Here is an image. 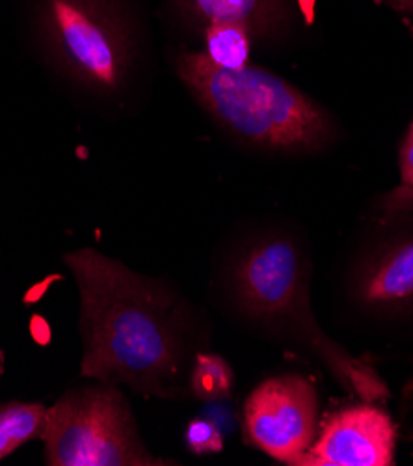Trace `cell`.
<instances>
[{
	"mask_svg": "<svg viewBox=\"0 0 413 466\" xmlns=\"http://www.w3.org/2000/svg\"><path fill=\"white\" fill-rule=\"evenodd\" d=\"M80 292L82 374L136 392L185 400L205 329L196 307L162 279L98 249L64 255Z\"/></svg>",
	"mask_w": 413,
	"mask_h": 466,
	"instance_id": "1",
	"label": "cell"
},
{
	"mask_svg": "<svg viewBox=\"0 0 413 466\" xmlns=\"http://www.w3.org/2000/svg\"><path fill=\"white\" fill-rule=\"evenodd\" d=\"M311 283V242L293 223L261 225L232 240L214 275L218 301L250 331L305 355L359 401H386L378 371L316 319Z\"/></svg>",
	"mask_w": 413,
	"mask_h": 466,
	"instance_id": "2",
	"label": "cell"
},
{
	"mask_svg": "<svg viewBox=\"0 0 413 466\" xmlns=\"http://www.w3.org/2000/svg\"><path fill=\"white\" fill-rule=\"evenodd\" d=\"M198 105L239 142L275 155H316L341 136L337 119L300 87L266 69H223L203 53L175 60Z\"/></svg>",
	"mask_w": 413,
	"mask_h": 466,
	"instance_id": "3",
	"label": "cell"
},
{
	"mask_svg": "<svg viewBox=\"0 0 413 466\" xmlns=\"http://www.w3.org/2000/svg\"><path fill=\"white\" fill-rule=\"evenodd\" d=\"M332 294L354 331L413 335V186L398 184L363 212L334 268Z\"/></svg>",
	"mask_w": 413,
	"mask_h": 466,
	"instance_id": "4",
	"label": "cell"
},
{
	"mask_svg": "<svg viewBox=\"0 0 413 466\" xmlns=\"http://www.w3.org/2000/svg\"><path fill=\"white\" fill-rule=\"evenodd\" d=\"M45 462L51 466H164L138 431L127 396L98 381L67 390L45 412Z\"/></svg>",
	"mask_w": 413,
	"mask_h": 466,
	"instance_id": "5",
	"label": "cell"
},
{
	"mask_svg": "<svg viewBox=\"0 0 413 466\" xmlns=\"http://www.w3.org/2000/svg\"><path fill=\"white\" fill-rule=\"evenodd\" d=\"M41 30L53 58L80 86L105 96L125 87L132 45L105 0H45Z\"/></svg>",
	"mask_w": 413,
	"mask_h": 466,
	"instance_id": "6",
	"label": "cell"
},
{
	"mask_svg": "<svg viewBox=\"0 0 413 466\" xmlns=\"http://www.w3.org/2000/svg\"><path fill=\"white\" fill-rule=\"evenodd\" d=\"M316 431L318 392L300 374L272 376L244 401V441L284 464L300 466Z\"/></svg>",
	"mask_w": 413,
	"mask_h": 466,
	"instance_id": "7",
	"label": "cell"
},
{
	"mask_svg": "<svg viewBox=\"0 0 413 466\" xmlns=\"http://www.w3.org/2000/svg\"><path fill=\"white\" fill-rule=\"evenodd\" d=\"M397 428L378 403L359 401L320 424L300 466H391Z\"/></svg>",
	"mask_w": 413,
	"mask_h": 466,
	"instance_id": "8",
	"label": "cell"
},
{
	"mask_svg": "<svg viewBox=\"0 0 413 466\" xmlns=\"http://www.w3.org/2000/svg\"><path fill=\"white\" fill-rule=\"evenodd\" d=\"M179 6L200 32L212 25H237L257 41L280 35L289 21L287 0H179Z\"/></svg>",
	"mask_w": 413,
	"mask_h": 466,
	"instance_id": "9",
	"label": "cell"
},
{
	"mask_svg": "<svg viewBox=\"0 0 413 466\" xmlns=\"http://www.w3.org/2000/svg\"><path fill=\"white\" fill-rule=\"evenodd\" d=\"M200 34L205 45L201 53L214 66L223 69H241L250 66V56L257 39L248 28L237 25H212L203 28Z\"/></svg>",
	"mask_w": 413,
	"mask_h": 466,
	"instance_id": "10",
	"label": "cell"
},
{
	"mask_svg": "<svg viewBox=\"0 0 413 466\" xmlns=\"http://www.w3.org/2000/svg\"><path fill=\"white\" fill-rule=\"evenodd\" d=\"M47 407L41 403H0V461L17 448L41 437Z\"/></svg>",
	"mask_w": 413,
	"mask_h": 466,
	"instance_id": "11",
	"label": "cell"
},
{
	"mask_svg": "<svg viewBox=\"0 0 413 466\" xmlns=\"http://www.w3.org/2000/svg\"><path fill=\"white\" fill-rule=\"evenodd\" d=\"M235 385V371L229 362L216 353L198 351L189 374L191 396L200 401L225 400Z\"/></svg>",
	"mask_w": 413,
	"mask_h": 466,
	"instance_id": "12",
	"label": "cell"
},
{
	"mask_svg": "<svg viewBox=\"0 0 413 466\" xmlns=\"http://www.w3.org/2000/svg\"><path fill=\"white\" fill-rule=\"evenodd\" d=\"M187 448L196 455H212L223 450V430L207 416L194 418L185 430Z\"/></svg>",
	"mask_w": 413,
	"mask_h": 466,
	"instance_id": "13",
	"label": "cell"
},
{
	"mask_svg": "<svg viewBox=\"0 0 413 466\" xmlns=\"http://www.w3.org/2000/svg\"><path fill=\"white\" fill-rule=\"evenodd\" d=\"M398 171H400V184L413 186V121L400 144Z\"/></svg>",
	"mask_w": 413,
	"mask_h": 466,
	"instance_id": "14",
	"label": "cell"
},
{
	"mask_svg": "<svg viewBox=\"0 0 413 466\" xmlns=\"http://www.w3.org/2000/svg\"><path fill=\"white\" fill-rule=\"evenodd\" d=\"M386 3L393 5L395 8H398V10H402V12L413 14V0H386Z\"/></svg>",
	"mask_w": 413,
	"mask_h": 466,
	"instance_id": "15",
	"label": "cell"
}]
</instances>
